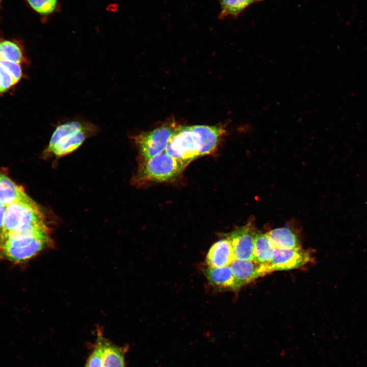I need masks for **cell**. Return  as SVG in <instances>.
Here are the masks:
<instances>
[{"label":"cell","mask_w":367,"mask_h":367,"mask_svg":"<svg viewBox=\"0 0 367 367\" xmlns=\"http://www.w3.org/2000/svg\"><path fill=\"white\" fill-rule=\"evenodd\" d=\"M36 203L27 194L19 200L6 206L3 222L4 236L17 228L21 223L29 211Z\"/></svg>","instance_id":"obj_9"},{"label":"cell","mask_w":367,"mask_h":367,"mask_svg":"<svg viewBox=\"0 0 367 367\" xmlns=\"http://www.w3.org/2000/svg\"><path fill=\"white\" fill-rule=\"evenodd\" d=\"M97 130V126L89 122L72 121L63 123L55 129L43 155L59 158L70 154Z\"/></svg>","instance_id":"obj_2"},{"label":"cell","mask_w":367,"mask_h":367,"mask_svg":"<svg viewBox=\"0 0 367 367\" xmlns=\"http://www.w3.org/2000/svg\"><path fill=\"white\" fill-rule=\"evenodd\" d=\"M16 83L11 75L0 63V93L8 91Z\"/></svg>","instance_id":"obj_20"},{"label":"cell","mask_w":367,"mask_h":367,"mask_svg":"<svg viewBox=\"0 0 367 367\" xmlns=\"http://www.w3.org/2000/svg\"><path fill=\"white\" fill-rule=\"evenodd\" d=\"M311 258L310 252L302 248H276L269 265L273 272L295 269L309 263Z\"/></svg>","instance_id":"obj_8"},{"label":"cell","mask_w":367,"mask_h":367,"mask_svg":"<svg viewBox=\"0 0 367 367\" xmlns=\"http://www.w3.org/2000/svg\"><path fill=\"white\" fill-rule=\"evenodd\" d=\"M102 338L98 337L97 345L89 357L86 367H102Z\"/></svg>","instance_id":"obj_19"},{"label":"cell","mask_w":367,"mask_h":367,"mask_svg":"<svg viewBox=\"0 0 367 367\" xmlns=\"http://www.w3.org/2000/svg\"><path fill=\"white\" fill-rule=\"evenodd\" d=\"M6 206L0 202V236L3 233V222Z\"/></svg>","instance_id":"obj_22"},{"label":"cell","mask_w":367,"mask_h":367,"mask_svg":"<svg viewBox=\"0 0 367 367\" xmlns=\"http://www.w3.org/2000/svg\"><path fill=\"white\" fill-rule=\"evenodd\" d=\"M229 266L234 278L233 291H238L255 279L273 272L269 264L260 263L254 259H234Z\"/></svg>","instance_id":"obj_6"},{"label":"cell","mask_w":367,"mask_h":367,"mask_svg":"<svg viewBox=\"0 0 367 367\" xmlns=\"http://www.w3.org/2000/svg\"><path fill=\"white\" fill-rule=\"evenodd\" d=\"M252 220L246 225L235 229L226 237L230 240L233 251L234 258L253 259L254 238L255 233Z\"/></svg>","instance_id":"obj_7"},{"label":"cell","mask_w":367,"mask_h":367,"mask_svg":"<svg viewBox=\"0 0 367 367\" xmlns=\"http://www.w3.org/2000/svg\"><path fill=\"white\" fill-rule=\"evenodd\" d=\"M226 132L222 124L179 125L170 138L165 151L170 156L189 164L197 158L215 150Z\"/></svg>","instance_id":"obj_1"},{"label":"cell","mask_w":367,"mask_h":367,"mask_svg":"<svg viewBox=\"0 0 367 367\" xmlns=\"http://www.w3.org/2000/svg\"><path fill=\"white\" fill-rule=\"evenodd\" d=\"M23 188L0 172V202L5 206L25 196Z\"/></svg>","instance_id":"obj_13"},{"label":"cell","mask_w":367,"mask_h":367,"mask_svg":"<svg viewBox=\"0 0 367 367\" xmlns=\"http://www.w3.org/2000/svg\"><path fill=\"white\" fill-rule=\"evenodd\" d=\"M51 241L49 235L0 238V258L14 263L27 261L49 245Z\"/></svg>","instance_id":"obj_4"},{"label":"cell","mask_w":367,"mask_h":367,"mask_svg":"<svg viewBox=\"0 0 367 367\" xmlns=\"http://www.w3.org/2000/svg\"><path fill=\"white\" fill-rule=\"evenodd\" d=\"M275 248L267 233L255 232L254 238V260L260 263L269 264Z\"/></svg>","instance_id":"obj_14"},{"label":"cell","mask_w":367,"mask_h":367,"mask_svg":"<svg viewBox=\"0 0 367 367\" xmlns=\"http://www.w3.org/2000/svg\"><path fill=\"white\" fill-rule=\"evenodd\" d=\"M179 125L174 121L167 122L151 130L134 136L140 160H147L165 151L168 143Z\"/></svg>","instance_id":"obj_5"},{"label":"cell","mask_w":367,"mask_h":367,"mask_svg":"<svg viewBox=\"0 0 367 367\" xmlns=\"http://www.w3.org/2000/svg\"><path fill=\"white\" fill-rule=\"evenodd\" d=\"M29 6L41 16L48 17L59 12V0H25Z\"/></svg>","instance_id":"obj_18"},{"label":"cell","mask_w":367,"mask_h":367,"mask_svg":"<svg viewBox=\"0 0 367 367\" xmlns=\"http://www.w3.org/2000/svg\"><path fill=\"white\" fill-rule=\"evenodd\" d=\"M1 1H2V0H0V3H1Z\"/></svg>","instance_id":"obj_23"},{"label":"cell","mask_w":367,"mask_h":367,"mask_svg":"<svg viewBox=\"0 0 367 367\" xmlns=\"http://www.w3.org/2000/svg\"><path fill=\"white\" fill-rule=\"evenodd\" d=\"M234 259L231 242L226 237L212 245L206 254L205 263L208 267H219L229 266Z\"/></svg>","instance_id":"obj_10"},{"label":"cell","mask_w":367,"mask_h":367,"mask_svg":"<svg viewBox=\"0 0 367 367\" xmlns=\"http://www.w3.org/2000/svg\"><path fill=\"white\" fill-rule=\"evenodd\" d=\"M261 0H220V19L227 17H236L250 5Z\"/></svg>","instance_id":"obj_16"},{"label":"cell","mask_w":367,"mask_h":367,"mask_svg":"<svg viewBox=\"0 0 367 367\" xmlns=\"http://www.w3.org/2000/svg\"><path fill=\"white\" fill-rule=\"evenodd\" d=\"M102 343V367H125L123 349L103 339Z\"/></svg>","instance_id":"obj_15"},{"label":"cell","mask_w":367,"mask_h":367,"mask_svg":"<svg viewBox=\"0 0 367 367\" xmlns=\"http://www.w3.org/2000/svg\"><path fill=\"white\" fill-rule=\"evenodd\" d=\"M1 64L7 69L14 80L17 83L22 76L20 63L9 61H0Z\"/></svg>","instance_id":"obj_21"},{"label":"cell","mask_w":367,"mask_h":367,"mask_svg":"<svg viewBox=\"0 0 367 367\" xmlns=\"http://www.w3.org/2000/svg\"><path fill=\"white\" fill-rule=\"evenodd\" d=\"M9 61L20 63L23 56L20 46L10 40L0 41V61Z\"/></svg>","instance_id":"obj_17"},{"label":"cell","mask_w":367,"mask_h":367,"mask_svg":"<svg viewBox=\"0 0 367 367\" xmlns=\"http://www.w3.org/2000/svg\"><path fill=\"white\" fill-rule=\"evenodd\" d=\"M188 165L164 151L147 160H140L132 183L143 186L153 183L170 182L177 178Z\"/></svg>","instance_id":"obj_3"},{"label":"cell","mask_w":367,"mask_h":367,"mask_svg":"<svg viewBox=\"0 0 367 367\" xmlns=\"http://www.w3.org/2000/svg\"><path fill=\"white\" fill-rule=\"evenodd\" d=\"M204 273L212 285L221 290H233L234 278L230 266L208 267Z\"/></svg>","instance_id":"obj_11"},{"label":"cell","mask_w":367,"mask_h":367,"mask_svg":"<svg viewBox=\"0 0 367 367\" xmlns=\"http://www.w3.org/2000/svg\"><path fill=\"white\" fill-rule=\"evenodd\" d=\"M276 248L295 249L301 248L297 234L287 227L277 228L267 233Z\"/></svg>","instance_id":"obj_12"}]
</instances>
